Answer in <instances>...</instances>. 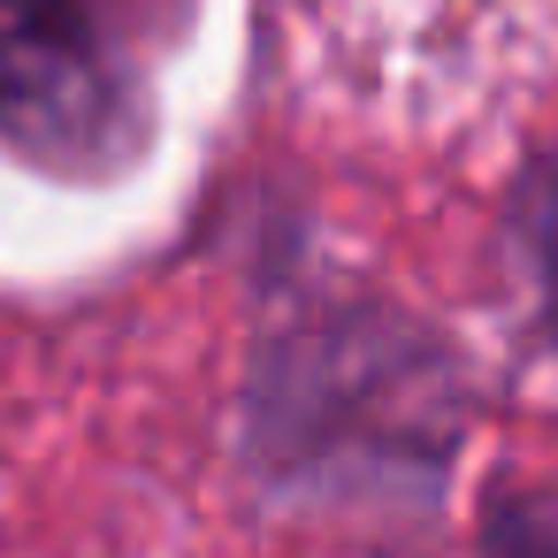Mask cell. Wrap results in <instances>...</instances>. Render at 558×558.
<instances>
[{"mask_svg":"<svg viewBox=\"0 0 558 558\" xmlns=\"http://www.w3.org/2000/svg\"><path fill=\"white\" fill-rule=\"evenodd\" d=\"M520 253H527V276H535V299H543V322L558 337V154L527 177L520 192Z\"/></svg>","mask_w":558,"mask_h":558,"instance_id":"7a4b0ae2","label":"cell"},{"mask_svg":"<svg viewBox=\"0 0 558 558\" xmlns=\"http://www.w3.org/2000/svg\"><path fill=\"white\" fill-rule=\"evenodd\" d=\"M489 550H497V558H558V512L505 497L497 520H489Z\"/></svg>","mask_w":558,"mask_h":558,"instance_id":"3957f363","label":"cell"},{"mask_svg":"<svg viewBox=\"0 0 558 558\" xmlns=\"http://www.w3.org/2000/svg\"><path fill=\"white\" fill-rule=\"evenodd\" d=\"M116 70L85 0H0V131L47 169L116 161Z\"/></svg>","mask_w":558,"mask_h":558,"instance_id":"6da1fadb","label":"cell"}]
</instances>
